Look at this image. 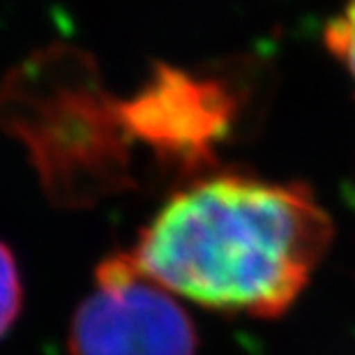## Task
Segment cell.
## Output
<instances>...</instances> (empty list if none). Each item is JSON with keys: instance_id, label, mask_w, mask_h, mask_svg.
Segmentation results:
<instances>
[{"instance_id": "1", "label": "cell", "mask_w": 355, "mask_h": 355, "mask_svg": "<svg viewBox=\"0 0 355 355\" xmlns=\"http://www.w3.org/2000/svg\"><path fill=\"white\" fill-rule=\"evenodd\" d=\"M330 240V215L307 184L210 171L178 189L127 254L168 293L222 314L277 318Z\"/></svg>"}, {"instance_id": "2", "label": "cell", "mask_w": 355, "mask_h": 355, "mask_svg": "<svg viewBox=\"0 0 355 355\" xmlns=\"http://www.w3.org/2000/svg\"><path fill=\"white\" fill-rule=\"evenodd\" d=\"M0 127L26 148L58 208H90L137 187L123 99L106 90L95 58L79 46L49 44L5 74Z\"/></svg>"}, {"instance_id": "3", "label": "cell", "mask_w": 355, "mask_h": 355, "mask_svg": "<svg viewBox=\"0 0 355 355\" xmlns=\"http://www.w3.org/2000/svg\"><path fill=\"white\" fill-rule=\"evenodd\" d=\"M238 83L229 76L191 72L157 62L130 99H123L134 144L146 146L162 166L191 180L210 173L217 150L236 132Z\"/></svg>"}, {"instance_id": "4", "label": "cell", "mask_w": 355, "mask_h": 355, "mask_svg": "<svg viewBox=\"0 0 355 355\" xmlns=\"http://www.w3.org/2000/svg\"><path fill=\"white\" fill-rule=\"evenodd\" d=\"M194 321L173 293L141 275L130 254L95 270V288L69 325V355H196Z\"/></svg>"}, {"instance_id": "5", "label": "cell", "mask_w": 355, "mask_h": 355, "mask_svg": "<svg viewBox=\"0 0 355 355\" xmlns=\"http://www.w3.org/2000/svg\"><path fill=\"white\" fill-rule=\"evenodd\" d=\"M24 307V282L12 250L0 243V337H5L17 323Z\"/></svg>"}, {"instance_id": "6", "label": "cell", "mask_w": 355, "mask_h": 355, "mask_svg": "<svg viewBox=\"0 0 355 355\" xmlns=\"http://www.w3.org/2000/svg\"><path fill=\"white\" fill-rule=\"evenodd\" d=\"M325 46L346 67L355 83V0H349L342 14L325 26Z\"/></svg>"}]
</instances>
